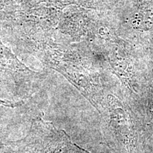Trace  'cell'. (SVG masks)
Wrapping results in <instances>:
<instances>
[{"instance_id": "obj_3", "label": "cell", "mask_w": 153, "mask_h": 153, "mask_svg": "<svg viewBox=\"0 0 153 153\" xmlns=\"http://www.w3.org/2000/svg\"><path fill=\"white\" fill-rule=\"evenodd\" d=\"M135 28L143 30L150 29L153 27V1L143 5L133 20Z\"/></svg>"}, {"instance_id": "obj_2", "label": "cell", "mask_w": 153, "mask_h": 153, "mask_svg": "<svg viewBox=\"0 0 153 153\" xmlns=\"http://www.w3.org/2000/svg\"><path fill=\"white\" fill-rule=\"evenodd\" d=\"M5 153H90L72 142L65 132L41 119L29 133L7 148Z\"/></svg>"}, {"instance_id": "obj_1", "label": "cell", "mask_w": 153, "mask_h": 153, "mask_svg": "<svg viewBox=\"0 0 153 153\" xmlns=\"http://www.w3.org/2000/svg\"><path fill=\"white\" fill-rule=\"evenodd\" d=\"M101 111L103 133L115 152L145 153L148 137L131 107L109 95Z\"/></svg>"}, {"instance_id": "obj_4", "label": "cell", "mask_w": 153, "mask_h": 153, "mask_svg": "<svg viewBox=\"0 0 153 153\" xmlns=\"http://www.w3.org/2000/svg\"><path fill=\"white\" fill-rule=\"evenodd\" d=\"M4 148H3V145L2 143H0V153H4L3 150H4Z\"/></svg>"}]
</instances>
